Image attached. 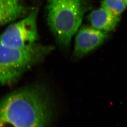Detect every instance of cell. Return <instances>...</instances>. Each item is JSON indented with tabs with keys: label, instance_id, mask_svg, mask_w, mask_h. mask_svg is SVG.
<instances>
[{
	"label": "cell",
	"instance_id": "6da1fadb",
	"mask_svg": "<svg viewBox=\"0 0 127 127\" xmlns=\"http://www.w3.org/2000/svg\"><path fill=\"white\" fill-rule=\"evenodd\" d=\"M53 114L50 93L41 85L17 90L0 100V127H46Z\"/></svg>",
	"mask_w": 127,
	"mask_h": 127
},
{
	"label": "cell",
	"instance_id": "7a4b0ae2",
	"mask_svg": "<svg viewBox=\"0 0 127 127\" xmlns=\"http://www.w3.org/2000/svg\"><path fill=\"white\" fill-rule=\"evenodd\" d=\"M47 21L59 45L69 46L88 9L84 0H47Z\"/></svg>",
	"mask_w": 127,
	"mask_h": 127
},
{
	"label": "cell",
	"instance_id": "3957f363",
	"mask_svg": "<svg viewBox=\"0 0 127 127\" xmlns=\"http://www.w3.org/2000/svg\"><path fill=\"white\" fill-rule=\"evenodd\" d=\"M54 49L35 44L22 48L6 46L0 43V84H11Z\"/></svg>",
	"mask_w": 127,
	"mask_h": 127
},
{
	"label": "cell",
	"instance_id": "277c9868",
	"mask_svg": "<svg viewBox=\"0 0 127 127\" xmlns=\"http://www.w3.org/2000/svg\"><path fill=\"white\" fill-rule=\"evenodd\" d=\"M38 9L32 10L19 21L10 25L0 36L6 46L22 48L35 44L38 38L36 20Z\"/></svg>",
	"mask_w": 127,
	"mask_h": 127
},
{
	"label": "cell",
	"instance_id": "5b68a950",
	"mask_svg": "<svg viewBox=\"0 0 127 127\" xmlns=\"http://www.w3.org/2000/svg\"><path fill=\"white\" fill-rule=\"evenodd\" d=\"M108 32L94 28L82 27L76 35L73 55L80 57L101 45L109 38Z\"/></svg>",
	"mask_w": 127,
	"mask_h": 127
},
{
	"label": "cell",
	"instance_id": "8992f818",
	"mask_svg": "<svg viewBox=\"0 0 127 127\" xmlns=\"http://www.w3.org/2000/svg\"><path fill=\"white\" fill-rule=\"evenodd\" d=\"M31 11L25 0H0V26L22 18Z\"/></svg>",
	"mask_w": 127,
	"mask_h": 127
},
{
	"label": "cell",
	"instance_id": "52a82bcc",
	"mask_svg": "<svg viewBox=\"0 0 127 127\" xmlns=\"http://www.w3.org/2000/svg\"><path fill=\"white\" fill-rule=\"evenodd\" d=\"M88 19L93 28L106 32L114 30L120 21L119 17L102 7L92 11Z\"/></svg>",
	"mask_w": 127,
	"mask_h": 127
},
{
	"label": "cell",
	"instance_id": "ba28073f",
	"mask_svg": "<svg viewBox=\"0 0 127 127\" xmlns=\"http://www.w3.org/2000/svg\"><path fill=\"white\" fill-rule=\"evenodd\" d=\"M101 6L119 17L127 7L124 0H103Z\"/></svg>",
	"mask_w": 127,
	"mask_h": 127
},
{
	"label": "cell",
	"instance_id": "9c48e42d",
	"mask_svg": "<svg viewBox=\"0 0 127 127\" xmlns=\"http://www.w3.org/2000/svg\"><path fill=\"white\" fill-rule=\"evenodd\" d=\"M124 1H125V3H126V6H127V0H124Z\"/></svg>",
	"mask_w": 127,
	"mask_h": 127
}]
</instances>
